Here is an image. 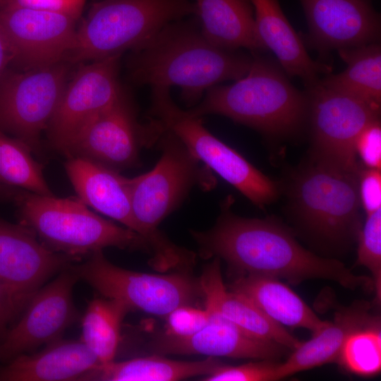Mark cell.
I'll use <instances>...</instances> for the list:
<instances>
[{"label":"cell","mask_w":381,"mask_h":381,"mask_svg":"<svg viewBox=\"0 0 381 381\" xmlns=\"http://www.w3.org/2000/svg\"><path fill=\"white\" fill-rule=\"evenodd\" d=\"M313 156L294 171L287 195L299 224L315 238L344 246L361 229L358 171Z\"/></svg>","instance_id":"5b68a950"},{"label":"cell","mask_w":381,"mask_h":381,"mask_svg":"<svg viewBox=\"0 0 381 381\" xmlns=\"http://www.w3.org/2000/svg\"><path fill=\"white\" fill-rule=\"evenodd\" d=\"M232 203L231 197L222 202L220 214L210 229L190 230L201 258L222 259L240 275H265L293 284L320 279L349 289H373L371 277L356 275L340 261L306 250L274 219L234 214Z\"/></svg>","instance_id":"6da1fadb"},{"label":"cell","mask_w":381,"mask_h":381,"mask_svg":"<svg viewBox=\"0 0 381 381\" xmlns=\"http://www.w3.org/2000/svg\"><path fill=\"white\" fill-rule=\"evenodd\" d=\"M87 0H0V6L64 14L78 20Z\"/></svg>","instance_id":"e575fe53"},{"label":"cell","mask_w":381,"mask_h":381,"mask_svg":"<svg viewBox=\"0 0 381 381\" xmlns=\"http://www.w3.org/2000/svg\"><path fill=\"white\" fill-rule=\"evenodd\" d=\"M121 54L80 66L68 81L47 128L52 147L65 154L82 128L123 95L119 80Z\"/></svg>","instance_id":"4fadbf2b"},{"label":"cell","mask_w":381,"mask_h":381,"mask_svg":"<svg viewBox=\"0 0 381 381\" xmlns=\"http://www.w3.org/2000/svg\"><path fill=\"white\" fill-rule=\"evenodd\" d=\"M77 21L64 14L0 6V24L13 61L24 70L65 61L74 44Z\"/></svg>","instance_id":"2e32d148"},{"label":"cell","mask_w":381,"mask_h":381,"mask_svg":"<svg viewBox=\"0 0 381 381\" xmlns=\"http://www.w3.org/2000/svg\"><path fill=\"white\" fill-rule=\"evenodd\" d=\"M65 169L78 198L84 204L143 236L132 212L129 178L78 157H68Z\"/></svg>","instance_id":"44dd1931"},{"label":"cell","mask_w":381,"mask_h":381,"mask_svg":"<svg viewBox=\"0 0 381 381\" xmlns=\"http://www.w3.org/2000/svg\"><path fill=\"white\" fill-rule=\"evenodd\" d=\"M222 363L215 357L181 361L158 356L140 357L100 365L78 381H174L211 373Z\"/></svg>","instance_id":"484cf974"},{"label":"cell","mask_w":381,"mask_h":381,"mask_svg":"<svg viewBox=\"0 0 381 381\" xmlns=\"http://www.w3.org/2000/svg\"><path fill=\"white\" fill-rule=\"evenodd\" d=\"M356 265L365 267L371 273L375 302L381 300V209L366 215L358 234Z\"/></svg>","instance_id":"4dcf8cb0"},{"label":"cell","mask_w":381,"mask_h":381,"mask_svg":"<svg viewBox=\"0 0 381 381\" xmlns=\"http://www.w3.org/2000/svg\"><path fill=\"white\" fill-rule=\"evenodd\" d=\"M208 310L209 321L199 332L186 337L157 334L150 344L152 350L158 354H199L272 361L287 349L275 343L254 339L219 314Z\"/></svg>","instance_id":"ac0fdd59"},{"label":"cell","mask_w":381,"mask_h":381,"mask_svg":"<svg viewBox=\"0 0 381 381\" xmlns=\"http://www.w3.org/2000/svg\"><path fill=\"white\" fill-rule=\"evenodd\" d=\"M149 116L174 134L188 150L259 207L279 195L277 183L262 174L237 151L211 133L202 117L190 114L172 99L170 88L151 87Z\"/></svg>","instance_id":"ba28073f"},{"label":"cell","mask_w":381,"mask_h":381,"mask_svg":"<svg viewBox=\"0 0 381 381\" xmlns=\"http://www.w3.org/2000/svg\"><path fill=\"white\" fill-rule=\"evenodd\" d=\"M356 155L361 164L369 169L381 168V126L380 119L368 125L358 135L356 143Z\"/></svg>","instance_id":"836d02e7"},{"label":"cell","mask_w":381,"mask_h":381,"mask_svg":"<svg viewBox=\"0 0 381 381\" xmlns=\"http://www.w3.org/2000/svg\"><path fill=\"white\" fill-rule=\"evenodd\" d=\"M358 195L366 215L381 209V172L362 164L358 171Z\"/></svg>","instance_id":"d590c367"},{"label":"cell","mask_w":381,"mask_h":381,"mask_svg":"<svg viewBox=\"0 0 381 381\" xmlns=\"http://www.w3.org/2000/svg\"><path fill=\"white\" fill-rule=\"evenodd\" d=\"M339 56L346 68L328 73L320 83L329 88L358 98L380 109L381 46L380 42L340 49Z\"/></svg>","instance_id":"4316f807"},{"label":"cell","mask_w":381,"mask_h":381,"mask_svg":"<svg viewBox=\"0 0 381 381\" xmlns=\"http://www.w3.org/2000/svg\"><path fill=\"white\" fill-rule=\"evenodd\" d=\"M193 0H102L76 30L66 61L78 63L121 54L141 46L167 25L197 16Z\"/></svg>","instance_id":"52a82bcc"},{"label":"cell","mask_w":381,"mask_h":381,"mask_svg":"<svg viewBox=\"0 0 381 381\" xmlns=\"http://www.w3.org/2000/svg\"><path fill=\"white\" fill-rule=\"evenodd\" d=\"M308 32L301 37L320 61L333 50L380 42L381 20L370 0H300ZM325 63V62H324Z\"/></svg>","instance_id":"e0dca14e"},{"label":"cell","mask_w":381,"mask_h":381,"mask_svg":"<svg viewBox=\"0 0 381 381\" xmlns=\"http://www.w3.org/2000/svg\"><path fill=\"white\" fill-rule=\"evenodd\" d=\"M0 368V381H78L101 365L80 340L59 339L42 351L20 354Z\"/></svg>","instance_id":"7402d4cb"},{"label":"cell","mask_w":381,"mask_h":381,"mask_svg":"<svg viewBox=\"0 0 381 381\" xmlns=\"http://www.w3.org/2000/svg\"><path fill=\"white\" fill-rule=\"evenodd\" d=\"M21 224L32 230L50 250L79 262L108 247L140 250L150 255L137 232L94 213L78 198H59L29 191L16 195Z\"/></svg>","instance_id":"8992f818"},{"label":"cell","mask_w":381,"mask_h":381,"mask_svg":"<svg viewBox=\"0 0 381 381\" xmlns=\"http://www.w3.org/2000/svg\"><path fill=\"white\" fill-rule=\"evenodd\" d=\"M156 145L162 154L155 167L129 178L132 212L150 248L149 265L159 272L183 270L193 264L195 253L173 243L158 226L194 186L210 189L214 179L169 131L164 129Z\"/></svg>","instance_id":"3957f363"},{"label":"cell","mask_w":381,"mask_h":381,"mask_svg":"<svg viewBox=\"0 0 381 381\" xmlns=\"http://www.w3.org/2000/svg\"><path fill=\"white\" fill-rule=\"evenodd\" d=\"M229 289L248 298L282 325L301 327L313 333L327 322L320 320L296 293L277 278L241 274Z\"/></svg>","instance_id":"d4e9b609"},{"label":"cell","mask_w":381,"mask_h":381,"mask_svg":"<svg viewBox=\"0 0 381 381\" xmlns=\"http://www.w3.org/2000/svg\"><path fill=\"white\" fill-rule=\"evenodd\" d=\"M23 141L6 135L0 129V183L35 194L54 196L43 174V166L32 156Z\"/></svg>","instance_id":"f1b7e54d"},{"label":"cell","mask_w":381,"mask_h":381,"mask_svg":"<svg viewBox=\"0 0 381 381\" xmlns=\"http://www.w3.org/2000/svg\"><path fill=\"white\" fill-rule=\"evenodd\" d=\"M255 11L258 36L267 51L272 52L289 77L300 78L306 88L318 83L321 74L332 72L327 63L313 59L278 0H250Z\"/></svg>","instance_id":"ffe728a7"},{"label":"cell","mask_w":381,"mask_h":381,"mask_svg":"<svg viewBox=\"0 0 381 381\" xmlns=\"http://www.w3.org/2000/svg\"><path fill=\"white\" fill-rule=\"evenodd\" d=\"M71 266L30 299L19 321L0 341V361L6 363L61 339L65 330L75 322L78 314L72 293L78 277Z\"/></svg>","instance_id":"9a60e30c"},{"label":"cell","mask_w":381,"mask_h":381,"mask_svg":"<svg viewBox=\"0 0 381 381\" xmlns=\"http://www.w3.org/2000/svg\"><path fill=\"white\" fill-rule=\"evenodd\" d=\"M200 28L212 44L226 50L267 52L255 29L250 0H193Z\"/></svg>","instance_id":"cb8c5ba5"},{"label":"cell","mask_w":381,"mask_h":381,"mask_svg":"<svg viewBox=\"0 0 381 381\" xmlns=\"http://www.w3.org/2000/svg\"><path fill=\"white\" fill-rule=\"evenodd\" d=\"M265 360L238 365L221 363L211 373L202 376V381H272L280 380L279 363Z\"/></svg>","instance_id":"1f68e13d"},{"label":"cell","mask_w":381,"mask_h":381,"mask_svg":"<svg viewBox=\"0 0 381 381\" xmlns=\"http://www.w3.org/2000/svg\"><path fill=\"white\" fill-rule=\"evenodd\" d=\"M252 53L226 50L210 42L197 16L172 22L138 48L127 59L128 76L138 85L181 88L188 108L211 87L236 80L249 71Z\"/></svg>","instance_id":"7a4b0ae2"},{"label":"cell","mask_w":381,"mask_h":381,"mask_svg":"<svg viewBox=\"0 0 381 381\" xmlns=\"http://www.w3.org/2000/svg\"><path fill=\"white\" fill-rule=\"evenodd\" d=\"M338 360L349 371L371 376L381 369L380 324L358 329L345 341Z\"/></svg>","instance_id":"f546056e"},{"label":"cell","mask_w":381,"mask_h":381,"mask_svg":"<svg viewBox=\"0 0 381 381\" xmlns=\"http://www.w3.org/2000/svg\"><path fill=\"white\" fill-rule=\"evenodd\" d=\"M75 262L38 241L26 226L0 219V282L19 313L51 277Z\"/></svg>","instance_id":"5bb4252c"},{"label":"cell","mask_w":381,"mask_h":381,"mask_svg":"<svg viewBox=\"0 0 381 381\" xmlns=\"http://www.w3.org/2000/svg\"><path fill=\"white\" fill-rule=\"evenodd\" d=\"M65 61L20 73L0 81V127L37 154L40 135L53 116L68 83Z\"/></svg>","instance_id":"8fae6325"},{"label":"cell","mask_w":381,"mask_h":381,"mask_svg":"<svg viewBox=\"0 0 381 381\" xmlns=\"http://www.w3.org/2000/svg\"><path fill=\"white\" fill-rule=\"evenodd\" d=\"M71 267L78 279L104 297L122 301L131 310L165 317L174 308L203 297L199 279L189 272L158 274L126 270L110 262L102 250Z\"/></svg>","instance_id":"9c48e42d"},{"label":"cell","mask_w":381,"mask_h":381,"mask_svg":"<svg viewBox=\"0 0 381 381\" xmlns=\"http://www.w3.org/2000/svg\"><path fill=\"white\" fill-rule=\"evenodd\" d=\"M320 80L306 88L310 155L356 169L361 164L355 149L356 140L368 125L380 119V109L325 87Z\"/></svg>","instance_id":"7c38bea8"},{"label":"cell","mask_w":381,"mask_h":381,"mask_svg":"<svg viewBox=\"0 0 381 381\" xmlns=\"http://www.w3.org/2000/svg\"><path fill=\"white\" fill-rule=\"evenodd\" d=\"M248 72L230 85L210 88L187 111L195 116L222 115L274 139L289 138L307 128L308 100L277 60L252 53Z\"/></svg>","instance_id":"277c9868"},{"label":"cell","mask_w":381,"mask_h":381,"mask_svg":"<svg viewBox=\"0 0 381 381\" xmlns=\"http://www.w3.org/2000/svg\"><path fill=\"white\" fill-rule=\"evenodd\" d=\"M19 314L11 297L0 282V341Z\"/></svg>","instance_id":"8d00e7d4"},{"label":"cell","mask_w":381,"mask_h":381,"mask_svg":"<svg viewBox=\"0 0 381 381\" xmlns=\"http://www.w3.org/2000/svg\"><path fill=\"white\" fill-rule=\"evenodd\" d=\"M210 313L190 305L180 306L171 310L166 318L164 334L186 337L202 329L208 322Z\"/></svg>","instance_id":"d6a6232c"},{"label":"cell","mask_w":381,"mask_h":381,"mask_svg":"<svg viewBox=\"0 0 381 381\" xmlns=\"http://www.w3.org/2000/svg\"><path fill=\"white\" fill-rule=\"evenodd\" d=\"M164 131L152 117L139 123L123 93L82 128L64 155L85 158L119 172L139 166L141 148L156 145Z\"/></svg>","instance_id":"30bf717a"},{"label":"cell","mask_w":381,"mask_h":381,"mask_svg":"<svg viewBox=\"0 0 381 381\" xmlns=\"http://www.w3.org/2000/svg\"><path fill=\"white\" fill-rule=\"evenodd\" d=\"M198 279L205 308L229 320L247 335L292 351L301 344L283 325L268 317L250 300L225 286L218 258H213L204 266Z\"/></svg>","instance_id":"d6986e66"},{"label":"cell","mask_w":381,"mask_h":381,"mask_svg":"<svg viewBox=\"0 0 381 381\" xmlns=\"http://www.w3.org/2000/svg\"><path fill=\"white\" fill-rule=\"evenodd\" d=\"M370 304L356 302L336 313L332 322L313 332L310 339L301 342L288 359L279 363V379L338 360L346 339L353 332L380 324L370 313Z\"/></svg>","instance_id":"603a6c76"},{"label":"cell","mask_w":381,"mask_h":381,"mask_svg":"<svg viewBox=\"0 0 381 381\" xmlns=\"http://www.w3.org/2000/svg\"><path fill=\"white\" fill-rule=\"evenodd\" d=\"M131 309L122 301L109 298H93L82 318L81 337L101 365L114 361L121 341V329Z\"/></svg>","instance_id":"83f0119b"},{"label":"cell","mask_w":381,"mask_h":381,"mask_svg":"<svg viewBox=\"0 0 381 381\" xmlns=\"http://www.w3.org/2000/svg\"><path fill=\"white\" fill-rule=\"evenodd\" d=\"M13 61V53L9 41L0 24V81L8 64Z\"/></svg>","instance_id":"74e56055"}]
</instances>
